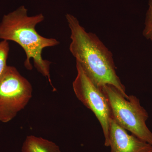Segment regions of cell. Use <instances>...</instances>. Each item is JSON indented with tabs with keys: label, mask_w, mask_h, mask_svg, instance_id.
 Instances as JSON below:
<instances>
[{
	"label": "cell",
	"mask_w": 152,
	"mask_h": 152,
	"mask_svg": "<svg viewBox=\"0 0 152 152\" xmlns=\"http://www.w3.org/2000/svg\"><path fill=\"white\" fill-rule=\"evenodd\" d=\"M66 18L71 31L69 50L85 73L99 87L110 85L127 99L126 88L117 75L113 54L96 34L88 32L73 15Z\"/></svg>",
	"instance_id": "6da1fadb"
},
{
	"label": "cell",
	"mask_w": 152,
	"mask_h": 152,
	"mask_svg": "<svg viewBox=\"0 0 152 152\" xmlns=\"http://www.w3.org/2000/svg\"><path fill=\"white\" fill-rule=\"evenodd\" d=\"M44 20L42 14L28 15L27 9L24 6H20L3 17L0 22V39L12 41L20 46L26 53V69H32V60L37 70L47 78L55 90L50 75L51 62L43 58L42 52L45 48L58 45L59 42L54 38L43 37L36 31V26Z\"/></svg>",
	"instance_id": "7a4b0ae2"
},
{
	"label": "cell",
	"mask_w": 152,
	"mask_h": 152,
	"mask_svg": "<svg viewBox=\"0 0 152 152\" xmlns=\"http://www.w3.org/2000/svg\"><path fill=\"white\" fill-rule=\"evenodd\" d=\"M108 102L112 118L120 126L139 139L152 145V132L147 126L149 115L134 95L126 99L112 85L101 87Z\"/></svg>",
	"instance_id": "3957f363"
},
{
	"label": "cell",
	"mask_w": 152,
	"mask_h": 152,
	"mask_svg": "<svg viewBox=\"0 0 152 152\" xmlns=\"http://www.w3.org/2000/svg\"><path fill=\"white\" fill-rule=\"evenodd\" d=\"M31 83L12 66L0 77V121L7 123L25 108L32 96Z\"/></svg>",
	"instance_id": "277c9868"
},
{
	"label": "cell",
	"mask_w": 152,
	"mask_h": 152,
	"mask_svg": "<svg viewBox=\"0 0 152 152\" xmlns=\"http://www.w3.org/2000/svg\"><path fill=\"white\" fill-rule=\"evenodd\" d=\"M76 68L77 76L72 84L74 93L79 100L96 117L103 132L105 146L109 147L112 114L108 102L100 87L95 84L77 62Z\"/></svg>",
	"instance_id": "5b68a950"
},
{
	"label": "cell",
	"mask_w": 152,
	"mask_h": 152,
	"mask_svg": "<svg viewBox=\"0 0 152 152\" xmlns=\"http://www.w3.org/2000/svg\"><path fill=\"white\" fill-rule=\"evenodd\" d=\"M111 152H152V145L142 140L118 124L112 118L109 134Z\"/></svg>",
	"instance_id": "8992f818"
},
{
	"label": "cell",
	"mask_w": 152,
	"mask_h": 152,
	"mask_svg": "<svg viewBox=\"0 0 152 152\" xmlns=\"http://www.w3.org/2000/svg\"><path fill=\"white\" fill-rule=\"evenodd\" d=\"M22 152H61L53 142L34 135L28 136L23 143Z\"/></svg>",
	"instance_id": "52a82bcc"
},
{
	"label": "cell",
	"mask_w": 152,
	"mask_h": 152,
	"mask_svg": "<svg viewBox=\"0 0 152 152\" xmlns=\"http://www.w3.org/2000/svg\"><path fill=\"white\" fill-rule=\"evenodd\" d=\"M10 50V45L8 41H0V77L8 66L7 61Z\"/></svg>",
	"instance_id": "ba28073f"
},
{
	"label": "cell",
	"mask_w": 152,
	"mask_h": 152,
	"mask_svg": "<svg viewBox=\"0 0 152 152\" xmlns=\"http://www.w3.org/2000/svg\"><path fill=\"white\" fill-rule=\"evenodd\" d=\"M148 6L146 15L143 35L147 39L152 42V0L149 1Z\"/></svg>",
	"instance_id": "9c48e42d"
},
{
	"label": "cell",
	"mask_w": 152,
	"mask_h": 152,
	"mask_svg": "<svg viewBox=\"0 0 152 152\" xmlns=\"http://www.w3.org/2000/svg\"></svg>",
	"instance_id": "30bf717a"
}]
</instances>
